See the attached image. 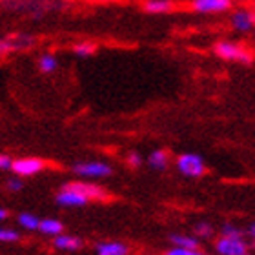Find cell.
Wrapping results in <instances>:
<instances>
[{
  "mask_svg": "<svg viewBox=\"0 0 255 255\" xmlns=\"http://www.w3.org/2000/svg\"><path fill=\"white\" fill-rule=\"evenodd\" d=\"M213 51L219 59L226 60V62L245 64V66H250L255 59L254 51L246 44L237 42V40H219L213 46Z\"/></svg>",
  "mask_w": 255,
  "mask_h": 255,
  "instance_id": "6da1fadb",
  "label": "cell"
},
{
  "mask_svg": "<svg viewBox=\"0 0 255 255\" xmlns=\"http://www.w3.org/2000/svg\"><path fill=\"white\" fill-rule=\"evenodd\" d=\"M64 5H66L64 0H20L13 4V7L31 18H42L53 11L62 9Z\"/></svg>",
  "mask_w": 255,
  "mask_h": 255,
  "instance_id": "7a4b0ae2",
  "label": "cell"
},
{
  "mask_svg": "<svg viewBox=\"0 0 255 255\" xmlns=\"http://www.w3.org/2000/svg\"><path fill=\"white\" fill-rule=\"evenodd\" d=\"M35 44H37V37L31 35V33H9V35H4V37H0V57L29 49Z\"/></svg>",
  "mask_w": 255,
  "mask_h": 255,
  "instance_id": "3957f363",
  "label": "cell"
},
{
  "mask_svg": "<svg viewBox=\"0 0 255 255\" xmlns=\"http://www.w3.org/2000/svg\"><path fill=\"white\" fill-rule=\"evenodd\" d=\"M177 170L186 177H202L206 173V164L201 155L182 153L177 157Z\"/></svg>",
  "mask_w": 255,
  "mask_h": 255,
  "instance_id": "277c9868",
  "label": "cell"
},
{
  "mask_svg": "<svg viewBox=\"0 0 255 255\" xmlns=\"http://www.w3.org/2000/svg\"><path fill=\"white\" fill-rule=\"evenodd\" d=\"M73 171L80 177H90V179H104L113 173V168L108 162L102 160H86L73 164Z\"/></svg>",
  "mask_w": 255,
  "mask_h": 255,
  "instance_id": "5b68a950",
  "label": "cell"
},
{
  "mask_svg": "<svg viewBox=\"0 0 255 255\" xmlns=\"http://www.w3.org/2000/svg\"><path fill=\"white\" fill-rule=\"evenodd\" d=\"M230 27L235 33H250L255 29V11L252 7H239L230 13Z\"/></svg>",
  "mask_w": 255,
  "mask_h": 255,
  "instance_id": "8992f818",
  "label": "cell"
},
{
  "mask_svg": "<svg viewBox=\"0 0 255 255\" xmlns=\"http://www.w3.org/2000/svg\"><path fill=\"white\" fill-rule=\"evenodd\" d=\"M234 0H190V9L201 15H221L232 9Z\"/></svg>",
  "mask_w": 255,
  "mask_h": 255,
  "instance_id": "52a82bcc",
  "label": "cell"
},
{
  "mask_svg": "<svg viewBox=\"0 0 255 255\" xmlns=\"http://www.w3.org/2000/svg\"><path fill=\"white\" fill-rule=\"evenodd\" d=\"M215 250L219 255H241L248 252V245L243 235H221L215 243Z\"/></svg>",
  "mask_w": 255,
  "mask_h": 255,
  "instance_id": "ba28073f",
  "label": "cell"
},
{
  "mask_svg": "<svg viewBox=\"0 0 255 255\" xmlns=\"http://www.w3.org/2000/svg\"><path fill=\"white\" fill-rule=\"evenodd\" d=\"M46 168V162L42 159H35V157H26V159H16L11 164V170L15 171L18 177H31L37 175Z\"/></svg>",
  "mask_w": 255,
  "mask_h": 255,
  "instance_id": "9c48e42d",
  "label": "cell"
},
{
  "mask_svg": "<svg viewBox=\"0 0 255 255\" xmlns=\"http://www.w3.org/2000/svg\"><path fill=\"white\" fill-rule=\"evenodd\" d=\"M57 202H59L60 206H66V208H80V206H86L90 202V199L84 193H80L75 188H71L69 184H64L62 190L57 193Z\"/></svg>",
  "mask_w": 255,
  "mask_h": 255,
  "instance_id": "30bf717a",
  "label": "cell"
},
{
  "mask_svg": "<svg viewBox=\"0 0 255 255\" xmlns=\"http://www.w3.org/2000/svg\"><path fill=\"white\" fill-rule=\"evenodd\" d=\"M140 9L148 15H166L175 9V0H140Z\"/></svg>",
  "mask_w": 255,
  "mask_h": 255,
  "instance_id": "8fae6325",
  "label": "cell"
},
{
  "mask_svg": "<svg viewBox=\"0 0 255 255\" xmlns=\"http://www.w3.org/2000/svg\"><path fill=\"white\" fill-rule=\"evenodd\" d=\"M69 186L75 188L80 193H84L90 201H104V199H108V191L102 190L97 184H91V182H69Z\"/></svg>",
  "mask_w": 255,
  "mask_h": 255,
  "instance_id": "7c38bea8",
  "label": "cell"
},
{
  "mask_svg": "<svg viewBox=\"0 0 255 255\" xmlns=\"http://www.w3.org/2000/svg\"><path fill=\"white\" fill-rule=\"evenodd\" d=\"M97 255H129V248L119 241H106L97 245Z\"/></svg>",
  "mask_w": 255,
  "mask_h": 255,
  "instance_id": "4fadbf2b",
  "label": "cell"
},
{
  "mask_svg": "<svg viewBox=\"0 0 255 255\" xmlns=\"http://www.w3.org/2000/svg\"><path fill=\"white\" fill-rule=\"evenodd\" d=\"M53 246L57 248V250L73 252V250H79L80 246H82V241H80L79 237H75V235H64V234H59V235H55Z\"/></svg>",
  "mask_w": 255,
  "mask_h": 255,
  "instance_id": "5bb4252c",
  "label": "cell"
},
{
  "mask_svg": "<svg viewBox=\"0 0 255 255\" xmlns=\"http://www.w3.org/2000/svg\"><path fill=\"white\" fill-rule=\"evenodd\" d=\"M37 69L42 75H51V73H55V71L59 69V59H57V55H55V53H49V51L42 53L40 57H38V60H37Z\"/></svg>",
  "mask_w": 255,
  "mask_h": 255,
  "instance_id": "9a60e30c",
  "label": "cell"
},
{
  "mask_svg": "<svg viewBox=\"0 0 255 255\" xmlns=\"http://www.w3.org/2000/svg\"><path fill=\"white\" fill-rule=\"evenodd\" d=\"M71 51L79 59H88V57H91L97 51V44L91 42V40H80V42H75L71 46Z\"/></svg>",
  "mask_w": 255,
  "mask_h": 255,
  "instance_id": "2e32d148",
  "label": "cell"
},
{
  "mask_svg": "<svg viewBox=\"0 0 255 255\" xmlns=\"http://www.w3.org/2000/svg\"><path fill=\"white\" fill-rule=\"evenodd\" d=\"M168 162H170V157H168V153H166L164 149H155L148 157V164L153 170H166Z\"/></svg>",
  "mask_w": 255,
  "mask_h": 255,
  "instance_id": "e0dca14e",
  "label": "cell"
},
{
  "mask_svg": "<svg viewBox=\"0 0 255 255\" xmlns=\"http://www.w3.org/2000/svg\"><path fill=\"white\" fill-rule=\"evenodd\" d=\"M38 230L42 232V234L46 235H59L62 234V223L60 221H57V219H44V221H40V226H38Z\"/></svg>",
  "mask_w": 255,
  "mask_h": 255,
  "instance_id": "ac0fdd59",
  "label": "cell"
},
{
  "mask_svg": "<svg viewBox=\"0 0 255 255\" xmlns=\"http://www.w3.org/2000/svg\"><path fill=\"white\" fill-rule=\"evenodd\" d=\"M170 241L175 246H181V248H197L199 246V241L191 235H182V234H173L170 237Z\"/></svg>",
  "mask_w": 255,
  "mask_h": 255,
  "instance_id": "d6986e66",
  "label": "cell"
},
{
  "mask_svg": "<svg viewBox=\"0 0 255 255\" xmlns=\"http://www.w3.org/2000/svg\"><path fill=\"white\" fill-rule=\"evenodd\" d=\"M18 223H20L22 228H26V230H38L40 219H38L37 215H33V213H20Z\"/></svg>",
  "mask_w": 255,
  "mask_h": 255,
  "instance_id": "ffe728a7",
  "label": "cell"
},
{
  "mask_svg": "<svg viewBox=\"0 0 255 255\" xmlns=\"http://www.w3.org/2000/svg\"><path fill=\"white\" fill-rule=\"evenodd\" d=\"M18 239H20V235L16 230L0 228V243H16Z\"/></svg>",
  "mask_w": 255,
  "mask_h": 255,
  "instance_id": "44dd1931",
  "label": "cell"
},
{
  "mask_svg": "<svg viewBox=\"0 0 255 255\" xmlns=\"http://www.w3.org/2000/svg\"><path fill=\"white\" fill-rule=\"evenodd\" d=\"M164 255H204L202 252H199L197 248H181V246H175L168 250Z\"/></svg>",
  "mask_w": 255,
  "mask_h": 255,
  "instance_id": "7402d4cb",
  "label": "cell"
},
{
  "mask_svg": "<svg viewBox=\"0 0 255 255\" xmlns=\"http://www.w3.org/2000/svg\"><path fill=\"white\" fill-rule=\"evenodd\" d=\"M195 234L199 235V237H202V239H208V237H212V235H213L212 224H208V223H199V224L195 226Z\"/></svg>",
  "mask_w": 255,
  "mask_h": 255,
  "instance_id": "603a6c76",
  "label": "cell"
},
{
  "mask_svg": "<svg viewBox=\"0 0 255 255\" xmlns=\"http://www.w3.org/2000/svg\"><path fill=\"white\" fill-rule=\"evenodd\" d=\"M126 162L129 168L135 170V168H138V166L142 164V157H140V153H137V151H131V153H128Z\"/></svg>",
  "mask_w": 255,
  "mask_h": 255,
  "instance_id": "cb8c5ba5",
  "label": "cell"
},
{
  "mask_svg": "<svg viewBox=\"0 0 255 255\" xmlns=\"http://www.w3.org/2000/svg\"><path fill=\"white\" fill-rule=\"evenodd\" d=\"M221 235H243V232L234 224H224L223 230H221Z\"/></svg>",
  "mask_w": 255,
  "mask_h": 255,
  "instance_id": "d4e9b609",
  "label": "cell"
},
{
  "mask_svg": "<svg viewBox=\"0 0 255 255\" xmlns=\"http://www.w3.org/2000/svg\"><path fill=\"white\" fill-rule=\"evenodd\" d=\"M11 164H13L11 157L0 153V170H11Z\"/></svg>",
  "mask_w": 255,
  "mask_h": 255,
  "instance_id": "484cf974",
  "label": "cell"
},
{
  "mask_svg": "<svg viewBox=\"0 0 255 255\" xmlns=\"http://www.w3.org/2000/svg\"><path fill=\"white\" fill-rule=\"evenodd\" d=\"M22 186H24V184H22L20 179H9V181H7V188H9L11 191H20Z\"/></svg>",
  "mask_w": 255,
  "mask_h": 255,
  "instance_id": "4316f807",
  "label": "cell"
},
{
  "mask_svg": "<svg viewBox=\"0 0 255 255\" xmlns=\"http://www.w3.org/2000/svg\"><path fill=\"white\" fill-rule=\"evenodd\" d=\"M84 2H91V4H112V2H117V0H84Z\"/></svg>",
  "mask_w": 255,
  "mask_h": 255,
  "instance_id": "83f0119b",
  "label": "cell"
},
{
  "mask_svg": "<svg viewBox=\"0 0 255 255\" xmlns=\"http://www.w3.org/2000/svg\"><path fill=\"white\" fill-rule=\"evenodd\" d=\"M248 234H250V237L255 241V224H252V226H250V230H248Z\"/></svg>",
  "mask_w": 255,
  "mask_h": 255,
  "instance_id": "f1b7e54d",
  "label": "cell"
},
{
  "mask_svg": "<svg viewBox=\"0 0 255 255\" xmlns=\"http://www.w3.org/2000/svg\"><path fill=\"white\" fill-rule=\"evenodd\" d=\"M16 2H20V0H0V4H16Z\"/></svg>",
  "mask_w": 255,
  "mask_h": 255,
  "instance_id": "f546056e",
  "label": "cell"
},
{
  "mask_svg": "<svg viewBox=\"0 0 255 255\" xmlns=\"http://www.w3.org/2000/svg\"><path fill=\"white\" fill-rule=\"evenodd\" d=\"M5 217H7V212H5L4 208H0V221H4Z\"/></svg>",
  "mask_w": 255,
  "mask_h": 255,
  "instance_id": "4dcf8cb0",
  "label": "cell"
},
{
  "mask_svg": "<svg viewBox=\"0 0 255 255\" xmlns=\"http://www.w3.org/2000/svg\"><path fill=\"white\" fill-rule=\"evenodd\" d=\"M241 255H250V254H248V252H245V254H241Z\"/></svg>",
  "mask_w": 255,
  "mask_h": 255,
  "instance_id": "1f68e13d",
  "label": "cell"
},
{
  "mask_svg": "<svg viewBox=\"0 0 255 255\" xmlns=\"http://www.w3.org/2000/svg\"><path fill=\"white\" fill-rule=\"evenodd\" d=\"M252 9H254V11H255V2H254V7H252Z\"/></svg>",
  "mask_w": 255,
  "mask_h": 255,
  "instance_id": "d6a6232c",
  "label": "cell"
},
{
  "mask_svg": "<svg viewBox=\"0 0 255 255\" xmlns=\"http://www.w3.org/2000/svg\"><path fill=\"white\" fill-rule=\"evenodd\" d=\"M254 37H255V29H254Z\"/></svg>",
  "mask_w": 255,
  "mask_h": 255,
  "instance_id": "836d02e7",
  "label": "cell"
}]
</instances>
